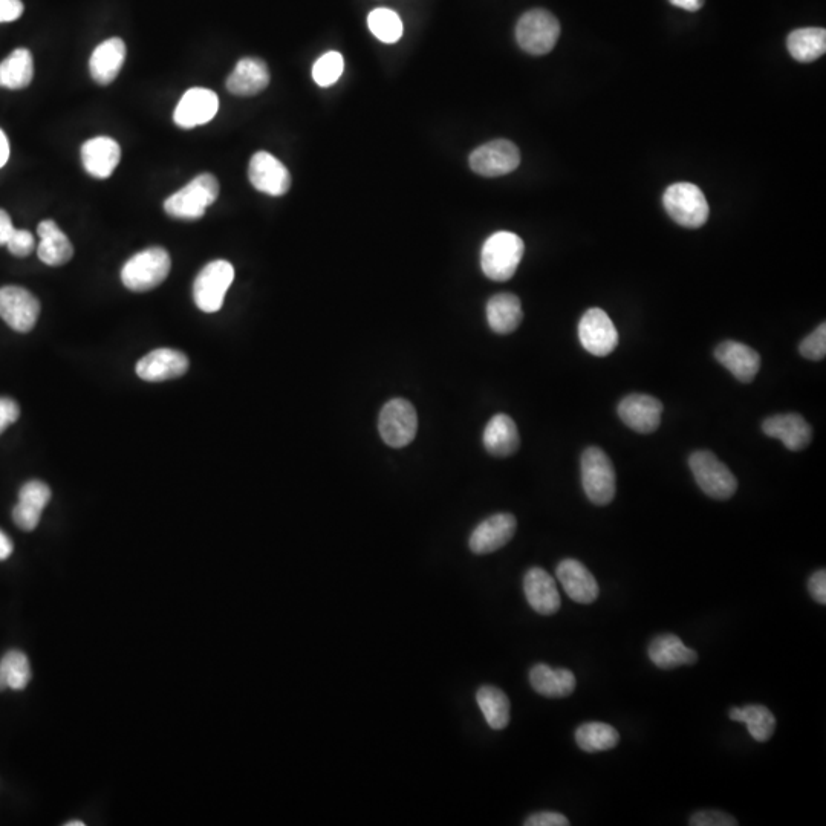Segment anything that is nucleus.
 Instances as JSON below:
<instances>
[{
  "label": "nucleus",
  "instance_id": "72a5a7b5",
  "mask_svg": "<svg viewBox=\"0 0 826 826\" xmlns=\"http://www.w3.org/2000/svg\"><path fill=\"white\" fill-rule=\"evenodd\" d=\"M479 709L488 726L504 730L510 722V700L505 692L495 686H482L476 693Z\"/></svg>",
  "mask_w": 826,
  "mask_h": 826
},
{
  "label": "nucleus",
  "instance_id": "1a4fd4ad",
  "mask_svg": "<svg viewBox=\"0 0 826 826\" xmlns=\"http://www.w3.org/2000/svg\"><path fill=\"white\" fill-rule=\"evenodd\" d=\"M235 280V268L230 262L215 261L205 265L193 283V299L204 313H218L225 294Z\"/></svg>",
  "mask_w": 826,
  "mask_h": 826
},
{
  "label": "nucleus",
  "instance_id": "bb28decb",
  "mask_svg": "<svg viewBox=\"0 0 826 826\" xmlns=\"http://www.w3.org/2000/svg\"><path fill=\"white\" fill-rule=\"evenodd\" d=\"M37 233L40 238L37 254L43 264L49 267H60L71 261L74 256V247L56 222L51 219L40 222Z\"/></svg>",
  "mask_w": 826,
  "mask_h": 826
},
{
  "label": "nucleus",
  "instance_id": "4468645a",
  "mask_svg": "<svg viewBox=\"0 0 826 826\" xmlns=\"http://www.w3.org/2000/svg\"><path fill=\"white\" fill-rule=\"evenodd\" d=\"M518 521L510 513L493 514L473 530L469 547L475 554H490L501 550L513 539Z\"/></svg>",
  "mask_w": 826,
  "mask_h": 826
},
{
  "label": "nucleus",
  "instance_id": "473e14b6",
  "mask_svg": "<svg viewBox=\"0 0 826 826\" xmlns=\"http://www.w3.org/2000/svg\"><path fill=\"white\" fill-rule=\"evenodd\" d=\"M729 716L732 721L745 724L748 733L758 742H767L776 730V718H774L773 713L767 707L759 706V704H750V706L741 707V709L733 707Z\"/></svg>",
  "mask_w": 826,
  "mask_h": 826
},
{
  "label": "nucleus",
  "instance_id": "423d86ee",
  "mask_svg": "<svg viewBox=\"0 0 826 826\" xmlns=\"http://www.w3.org/2000/svg\"><path fill=\"white\" fill-rule=\"evenodd\" d=\"M582 484L592 504H611L615 498V470L600 447H588L582 455Z\"/></svg>",
  "mask_w": 826,
  "mask_h": 826
},
{
  "label": "nucleus",
  "instance_id": "9b49d317",
  "mask_svg": "<svg viewBox=\"0 0 826 826\" xmlns=\"http://www.w3.org/2000/svg\"><path fill=\"white\" fill-rule=\"evenodd\" d=\"M40 316V302L22 287L0 288V317L17 332H30Z\"/></svg>",
  "mask_w": 826,
  "mask_h": 826
},
{
  "label": "nucleus",
  "instance_id": "8fccbe9b",
  "mask_svg": "<svg viewBox=\"0 0 826 826\" xmlns=\"http://www.w3.org/2000/svg\"><path fill=\"white\" fill-rule=\"evenodd\" d=\"M10 158V143H8L7 135L0 129V169L8 163Z\"/></svg>",
  "mask_w": 826,
  "mask_h": 826
},
{
  "label": "nucleus",
  "instance_id": "393cba45",
  "mask_svg": "<svg viewBox=\"0 0 826 826\" xmlns=\"http://www.w3.org/2000/svg\"><path fill=\"white\" fill-rule=\"evenodd\" d=\"M126 60V45L118 37L100 43L89 60V72L98 85H109L117 79Z\"/></svg>",
  "mask_w": 826,
  "mask_h": 826
},
{
  "label": "nucleus",
  "instance_id": "79ce46f5",
  "mask_svg": "<svg viewBox=\"0 0 826 826\" xmlns=\"http://www.w3.org/2000/svg\"><path fill=\"white\" fill-rule=\"evenodd\" d=\"M20 417L19 404L11 398L0 397V435Z\"/></svg>",
  "mask_w": 826,
  "mask_h": 826
},
{
  "label": "nucleus",
  "instance_id": "dca6fc26",
  "mask_svg": "<svg viewBox=\"0 0 826 826\" xmlns=\"http://www.w3.org/2000/svg\"><path fill=\"white\" fill-rule=\"evenodd\" d=\"M663 404L651 395L632 394L618 404V417L629 429L652 433L660 427Z\"/></svg>",
  "mask_w": 826,
  "mask_h": 826
},
{
  "label": "nucleus",
  "instance_id": "c03bdc74",
  "mask_svg": "<svg viewBox=\"0 0 826 826\" xmlns=\"http://www.w3.org/2000/svg\"><path fill=\"white\" fill-rule=\"evenodd\" d=\"M808 591L817 603L826 605V571L823 568L811 576Z\"/></svg>",
  "mask_w": 826,
  "mask_h": 826
},
{
  "label": "nucleus",
  "instance_id": "49530a36",
  "mask_svg": "<svg viewBox=\"0 0 826 826\" xmlns=\"http://www.w3.org/2000/svg\"><path fill=\"white\" fill-rule=\"evenodd\" d=\"M14 230H16V228H14L10 215H8L5 210H0V247H2V245H7V242L10 241Z\"/></svg>",
  "mask_w": 826,
  "mask_h": 826
},
{
  "label": "nucleus",
  "instance_id": "f3484780",
  "mask_svg": "<svg viewBox=\"0 0 826 826\" xmlns=\"http://www.w3.org/2000/svg\"><path fill=\"white\" fill-rule=\"evenodd\" d=\"M762 432L784 443L791 452L804 450L813 440V429L799 413H781L767 418L762 423Z\"/></svg>",
  "mask_w": 826,
  "mask_h": 826
},
{
  "label": "nucleus",
  "instance_id": "20e7f679",
  "mask_svg": "<svg viewBox=\"0 0 826 826\" xmlns=\"http://www.w3.org/2000/svg\"><path fill=\"white\" fill-rule=\"evenodd\" d=\"M689 467L696 484L709 498L727 501L738 490V479L730 472L729 467L719 461L715 453L709 450H698L692 453L689 458Z\"/></svg>",
  "mask_w": 826,
  "mask_h": 826
},
{
  "label": "nucleus",
  "instance_id": "58836bf2",
  "mask_svg": "<svg viewBox=\"0 0 826 826\" xmlns=\"http://www.w3.org/2000/svg\"><path fill=\"white\" fill-rule=\"evenodd\" d=\"M800 355L811 361H820L826 355V325L817 326L813 334L808 335L799 345Z\"/></svg>",
  "mask_w": 826,
  "mask_h": 826
},
{
  "label": "nucleus",
  "instance_id": "f704fd0d",
  "mask_svg": "<svg viewBox=\"0 0 826 826\" xmlns=\"http://www.w3.org/2000/svg\"><path fill=\"white\" fill-rule=\"evenodd\" d=\"M620 741L617 729L605 722H585L576 730V742L583 752L599 753L612 750Z\"/></svg>",
  "mask_w": 826,
  "mask_h": 826
},
{
  "label": "nucleus",
  "instance_id": "4c0bfd02",
  "mask_svg": "<svg viewBox=\"0 0 826 826\" xmlns=\"http://www.w3.org/2000/svg\"><path fill=\"white\" fill-rule=\"evenodd\" d=\"M343 68H345V62H343L342 54L329 51L314 63V82L322 88H328V86L337 83V80L342 77Z\"/></svg>",
  "mask_w": 826,
  "mask_h": 826
},
{
  "label": "nucleus",
  "instance_id": "09e8293b",
  "mask_svg": "<svg viewBox=\"0 0 826 826\" xmlns=\"http://www.w3.org/2000/svg\"><path fill=\"white\" fill-rule=\"evenodd\" d=\"M674 7L683 8L686 11H698L703 7L704 0H669Z\"/></svg>",
  "mask_w": 826,
  "mask_h": 826
},
{
  "label": "nucleus",
  "instance_id": "cd10ccee",
  "mask_svg": "<svg viewBox=\"0 0 826 826\" xmlns=\"http://www.w3.org/2000/svg\"><path fill=\"white\" fill-rule=\"evenodd\" d=\"M484 446L490 455L505 458L518 452L521 446L519 430L513 418L505 413H498L488 421L484 430Z\"/></svg>",
  "mask_w": 826,
  "mask_h": 826
},
{
  "label": "nucleus",
  "instance_id": "5701e85b",
  "mask_svg": "<svg viewBox=\"0 0 826 826\" xmlns=\"http://www.w3.org/2000/svg\"><path fill=\"white\" fill-rule=\"evenodd\" d=\"M121 149L117 141L109 137H97L86 141L82 147V161L86 172L98 179H106L120 163Z\"/></svg>",
  "mask_w": 826,
  "mask_h": 826
},
{
  "label": "nucleus",
  "instance_id": "a18cd8bd",
  "mask_svg": "<svg viewBox=\"0 0 826 826\" xmlns=\"http://www.w3.org/2000/svg\"><path fill=\"white\" fill-rule=\"evenodd\" d=\"M22 14V0H0V23L14 22Z\"/></svg>",
  "mask_w": 826,
  "mask_h": 826
},
{
  "label": "nucleus",
  "instance_id": "f8f14e48",
  "mask_svg": "<svg viewBox=\"0 0 826 826\" xmlns=\"http://www.w3.org/2000/svg\"><path fill=\"white\" fill-rule=\"evenodd\" d=\"M579 339L583 348L596 357L612 354L618 346V332L611 317L600 308H591L579 323Z\"/></svg>",
  "mask_w": 826,
  "mask_h": 826
},
{
  "label": "nucleus",
  "instance_id": "f03ea898",
  "mask_svg": "<svg viewBox=\"0 0 826 826\" xmlns=\"http://www.w3.org/2000/svg\"><path fill=\"white\" fill-rule=\"evenodd\" d=\"M172 261L164 248L152 247L140 251L124 264L121 282L127 290L146 293L160 287L169 276Z\"/></svg>",
  "mask_w": 826,
  "mask_h": 826
},
{
  "label": "nucleus",
  "instance_id": "412c9836",
  "mask_svg": "<svg viewBox=\"0 0 826 826\" xmlns=\"http://www.w3.org/2000/svg\"><path fill=\"white\" fill-rule=\"evenodd\" d=\"M51 501V490L42 481H30L20 488L19 502L13 510V521L23 531L36 530L42 511Z\"/></svg>",
  "mask_w": 826,
  "mask_h": 826
},
{
  "label": "nucleus",
  "instance_id": "3c124183",
  "mask_svg": "<svg viewBox=\"0 0 826 826\" xmlns=\"http://www.w3.org/2000/svg\"><path fill=\"white\" fill-rule=\"evenodd\" d=\"M66 826H85L82 820H74V822L65 823Z\"/></svg>",
  "mask_w": 826,
  "mask_h": 826
},
{
  "label": "nucleus",
  "instance_id": "0eeeda50",
  "mask_svg": "<svg viewBox=\"0 0 826 826\" xmlns=\"http://www.w3.org/2000/svg\"><path fill=\"white\" fill-rule=\"evenodd\" d=\"M560 36V23L550 11L531 10L519 19L516 40L525 53L545 56L551 53Z\"/></svg>",
  "mask_w": 826,
  "mask_h": 826
},
{
  "label": "nucleus",
  "instance_id": "2f4dec72",
  "mask_svg": "<svg viewBox=\"0 0 826 826\" xmlns=\"http://www.w3.org/2000/svg\"><path fill=\"white\" fill-rule=\"evenodd\" d=\"M787 48L797 62L811 63L826 51V31L823 28H802L788 36Z\"/></svg>",
  "mask_w": 826,
  "mask_h": 826
},
{
  "label": "nucleus",
  "instance_id": "2eb2a0df",
  "mask_svg": "<svg viewBox=\"0 0 826 826\" xmlns=\"http://www.w3.org/2000/svg\"><path fill=\"white\" fill-rule=\"evenodd\" d=\"M218 109L219 98L215 92L204 88L189 89L176 106L173 121L183 129H193L212 121Z\"/></svg>",
  "mask_w": 826,
  "mask_h": 826
},
{
  "label": "nucleus",
  "instance_id": "a19ab883",
  "mask_svg": "<svg viewBox=\"0 0 826 826\" xmlns=\"http://www.w3.org/2000/svg\"><path fill=\"white\" fill-rule=\"evenodd\" d=\"M7 247L13 256L27 257L33 253L36 241H34V236L31 235L30 231L14 230L10 241L7 242Z\"/></svg>",
  "mask_w": 826,
  "mask_h": 826
},
{
  "label": "nucleus",
  "instance_id": "ddd939ff",
  "mask_svg": "<svg viewBox=\"0 0 826 826\" xmlns=\"http://www.w3.org/2000/svg\"><path fill=\"white\" fill-rule=\"evenodd\" d=\"M248 178L254 189L270 196L285 195L291 187L287 167L268 152L254 153L248 167Z\"/></svg>",
  "mask_w": 826,
  "mask_h": 826
},
{
  "label": "nucleus",
  "instance_id": "c85d7f7f",
  "mask_svg": "<svg viewBox=\"0 0 826 826\" xmlns=\"http://www.w3.org/2000/svg\"><path fill=\"white\" fill-rule=\"evenodd\" d=\"M531 687L545 698H566L573 695L577 681L568 669H553L547 664H536L530 670Z\"/></svg>",
  "mask_w": 826,
  "mask_h": 826
},
{
  "label": "nucleus",
  "instance_id": "37998d69",
  "mask_svg": "<svg viewBox=\"0 0 826 826\" xmlns=\"http://www.w3.org/2000/svg\"><path fill=\"white\" fill-rule=\"evenodd\" d=\"M525 826H568L570 820L566 819L563 814L554 813V811H542V813L533 814L528 817L524 823Z\"/></svg>",
  "mask_w": 826,
  "mask_h": 826
},
{
  "label": "nucleus",
  "instance_id": "e433bc0d",
  "mask_svg": "<svg viewBox=\"0 0 826 826\" xmlns=\"http://www.w3.org/2000/svg\"><path fill=\"white\" fill-rule=\"evenodd\" d=\"M371 33L383 43H395L403 37V22L395 11L377 8L368 17Z\"/></svg>",
  "mask_w": 826,
  "mask_h": 826
},
{
  "label": "nucleus",
  "instance_id": "6e6552de",
  "mask_svg": "<svg viewBox=\"0 0 826 826\" xmlns=\"http://www.w3.org/2000/svg\"><path fill=\"white\" fill-rule=\"evenodd\" d=\"M378 430L387 446L394 447V449L409 446L417 436V410L410 401L404 398L389 401L381 409Z\"/></svg>",
  "mask_w": 826,
  "mask_h": 826
},
{
  "label": "nucleus",
  "instance_id": "7ed1b4c3",
  "mask_svg": "<svg viewBox=\"0 0 826 826\" xmlns=\"http://www.w3.org/2000/svg\"><path fill=\"white\" fill-rule=\"evenodd\" d=\"M218 196L219 183L216 176L202 173L190 181L186 187L167 198L164 202V210L172 218L196 221L204 216L205 209L210 207Z\"/></svg>",
  "mask_w": 826,
  "mask_h": 826
},
{
  "label": "nucleus",
  "instance_id": "a211bd4d",
  "mask_svg": "<svg viewBox=\"0 0 826 826\" xmlns=\"http://www.w3.org/2000/svg\"><path fill=\"white\" fill-rule=\"evenodd\" d=\"M557 579L574 602L589 605L599 597V583L591 571L576 559H565L557 565Z\"/></svg>",
  "mask_w": 826,
  "mask_h": 826
},
{
  "label": "nucleus",
  "instance_id": "7c9ffc66",
  "mask_svg": "<svg viewBox=\"0 0 826 826\" xmlns=\"http://www.w3.org/2000/svg\"><path fill=\"white\" fill-rule=\"evenodd\" d=\"M34 77L33 54L25 48L16 49L4 62L0 63V86L2 88L23 89L31 85Z\"/></svg>",
  "mask_w": 826,
  "mask_h": 826
},
{
  "label": "nucleus",
  "instance_id": "de8ad7c7",
  "mask_svg": "<svg viewBox=\"0 0 826 826\" xmlns=\"http://www.w3.org/2000/svg\"><path fill=\"white\" fill-rule=\"evenodd\" d=\"M13 550V542H11L10 537L0 530V562L7 560L13 554Z\"/></svg>",
  "mask_w": 826,
  "mask_h": 826
},
{
  "label": "nucleus",
  "instance_id": "39448f33",
  "mask_svg": "<svg viewBox=\"0 0 826 826\" xmlns=\"http://www.w3.org/2000/svg\"><path fill=\"white\" fill-rule=\"evenodd\" d=\"M663 204L667 215L681 227L700 228L709 219V202L695 184H672L664 192Z\"/></svg>",
  "mask_w": 826,
  "mask_h": 826
},
{
  "label": "nucleus",
  "instance_id": "6ab92c4d",
  "mask_svg": "<svg viewBox=\"0 0 826 826\" xmlns=\"http://www.w3.org/2000/svg\"><path fill=\"white\" fill-rule=\"evenodd\" d=\"M189 358L175 349H157L141 358L137 365V375L144 381L160 383L186 374Z\"/></svg>",
  "mask_w": 826,
  "mask_h": 826
},
{
  "label": "nucleus",
  "instance_id": "a878e982",
  "mask_svg": "<svg viewBox=\"0 0 826 826\" xmlns=\"http://www.w3.org/2000/svg\"><path fill=\"white\" fill-rule=\"evenodd\" d=\"M648 654L652 663L663 670L692 666L698 661V654L687 648L681 638L674 634L658 635L649 646Z\"/></svg>",
  "mask_w": 826,
  "mask_h": 826
},
{
  "label": "nucleus",
  "instance_id": "f257e3e1",
  "mask_svg": "<svg viewBox=\"0 0 826 826\" xmlns=\"http://www.w3.org/2000/svg\"><path fill=\"white\" fill-rule=\"evenodd\" d=\"M524 241L511 231H498L485 241L481 251V267L485 276L495 282H505L514 276L524 257Z\"/></svg>",
  "mask_w": 826,
  "mask_h": 826
},
{
  "label": "nucleus",
  "instance_id": "ea45409f",
  "mask_svg": "<svg viewBox=\"0 0 826 826\" xmlns=\"http://www.w3.org/2000/svg\"><path fill=\"white\" fill-rule=\"evenodd\" d=\"M692 826H736L738 820L719 810H703L693 814L689 820Z\"/></svg>",
  "mask_w": 826,
  "mask_h": 826
},
{
  "label": "nucleus",
  "instance_id": "c9c22d12",
  "mask_svg": "<svg viewBox=\"0 0 826 826\" xmlns=\"http://www.w3.org/2000/svg\"><path fill=\"white\" fill-rule=\"evenodd\" d=\"M31 667L27 655L10 651L0 660V690H23L30 684Z\"/></svg>",
  "mask_w": 826,
  "mask_h": 826
},
{
  "label": "nucleus",
  "instance_id": "b1692460",
  "mask_svg": "<svg viewBox=\"0 0 826 826\" xmlns=\"http://www.w3.org/2000/svg\"><path fill=\"white\" fill-rule=\"evenodd\" d=\"M270 85V71L264 60L256 57L242 59L227 79V89L239 97L259 94Z\"/></svg>",
  "mask_w": 826,
  "mask_h": 826
},
{
  "label": "nucleus",
  "instance_id": "4be33fe9",
  "mask_svg": "<svg viewBox=\"0 0 826 826\" xmlns=\"http://www.w3.org/2000/svg\"><path fill=\"white\" fill-rule=\"evenodd\" d=\"M524 592L531 608L542 615L556 614L560 609V594L553 577L542 568H531L524 577Z\"/></svg>",
  "mask_w": 826,
  "mask_h": 826
},
{
  "label": "nucleus",
  "instance_id": "aec40b11",
  "mask_svg": "<svg viewBox=\"0 0 826 826\" xmlns=\"http://www.w3.org/2000/svg\"><path fill=\"white\" fill-rule=\"evenodd\" d=\"M715 358L741 383H752L761 369L759 352L735 340H726L716 346Z\"/></svg>",
  "mask_w": 826,
  "mask_h": 826
},
{
  "label": "nucleus",
  "instance_id": "c756f323",
  "mask_svg": "<svg viewBox=\"0 0 826 826\" xmlns=\"http://www.w3.org/2000/svg\"><path fill=\"white\" fill-rule=\"evenodd\" d=\"M524 320L521 300L510 293L493 296L487 303V322L496 334H511Z\"/></svg>",
  "mask_w": 826,
  "mask_h": 826
},
{
  "label": "nucleus",
  "instance_id": "9d476101",
  "mask_svg": "<svg viewBox=\"0 0 826 826\" xmlns=\"http://www.w3.org/2000/svg\"><path fill=\"white\" fill-rule=\"evenodd\" d=\"M521 164V152L518 146L508 140H495L482 144L470 155V167L473 172L487 178L508 175Z\"/></svg>",
  "mask_w": 826,
  "mask_h": 826
}]
</instances>
